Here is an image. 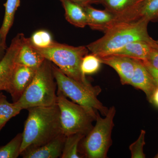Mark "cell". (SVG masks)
<instances>
[{"label":"cell","mask_w":158,"mask_h":158,"mask_svg":"<svg viewBox=\"0 0 158 158\" xmlns=\"http://www.w3.org/2000/svg\"><path fill=\"white\" fill-rule=\"evenodd\" d=\"M27 110L28 116L22 133L21 154L27 150L41 146L62 133L60 111L57 104Z\"/></svg>","instance_id":"1"},{"label":"cell","mask_w":158,"mask_h":158,"mask_svg":"<svg viewBox=\"0 0 158 158\" xmlns=\"http://www.w3.org/2000/svg\"><path fill=\"white\" fill-rule=\"evenodd\" d=\"M149 23L147 20L140 19L116 24L106 31L102 37L86 47L91 53L102 57L114 53L134 41L155 44L156 40L149 36L148 31Z\"/></svg>","instance_id":"2"},{"label":"cell","mask_w":158,"mask_h":158,"mask_svg":"<svg viewBox=\"0 0 158 158\" xmlns=\"http://www.w3.org/2000/svg\"><path fill=\"white\" fill-rule=\"evenodd\" d=\"M53 63L44 59L37 69L31 84L15 104L22 110L56 104V82L54 77Z\"/></svg>","instance_id":"3"},{"label":"cell","mask_w":158,"mask_h":158,"mask_svg":"<svg viewBox=\"0 0 158 158\" xmlns=\"http://www.w3.org/2000/svg\"><path fill=\"white\" fill-rule=\"evenodd\" d=\"M33 47L44 59L56 65L67 76L85 85H91L81 69L82 59L89 52L87 47L72 46L54 41L46 48Z\"/></svg>","instance_id":"4"},{"label":"cell","mask_w":158,"mask_h":158,"mask_svg":"<svg viewBox=\"0 0 158 158\" xmlns=\"http://www.w3.org/2000/svg\"><path fill=\"white\" fill-rule=\"evenodd\" d=\"M116 113L114 106L109 108L104 118H102L98 113L95 126L79 144V152L83 158H107L108 152L113 144L112 133Z\"/></svg>","instance_id":"5"},{"label":"cell","mask_w":158,"mask_h":158,"mask_svg":"<svg viewBox=\"0 0 158 158\" xmlns=\"http://www.w3.org/2000/svg\"><path fill=\"white\" fill-rule=\"evenodd\" d=\"M52 69L58 88L57 93H61L78 104L93 108L102 116L107 115L109 108L104 106L98 98L102 91L99 86L85 85L71 78L54 64Z\"/></svg>","instance_id":"6"},{"label":"cell","mask_w":158,"mask_h":158,"mask_svg":"<svg viewBox=\"0 0 158 158\" xmlns=\"http://www.w3.org/2000/svg\"><path fill=\"white\" fill-rule=\"evenodd\" d=\"M57 104L62 134L66 136L75 134L86 136L92 129L98 111L70 101L59 93H57Z\"/></svg>","instance_id":"7"},{"label":"cell","mask_w":158,"mask_h":158,"mask_svg":"<svg viewBox=\"0 0 158 158\" xmlns=\"http://www.w3.org/2000/svg\"><path fill=\"white\" fill-rule=\"evenodd\" d=\"M24 35L18 34L11 40L10 46L0 61V90L8 92L12 74L16 64V58Z\"/></svg>","instance_id":"8"},{"label":"cell","mask_w":158,"mask_h":158,"mask_svg":"<svg viewBox=\"0 0 158 158\" xmlns=\"http://www.w3.org/2000/svg\"><path fill=\"white\" fill-rule=\"evenodd\" d=\"M140 19L147 20L149 22L158 20V0H139L128 10L116 15L114 25Z\"/></svg>","instance_id":"9"},{"label":"cell","mask_w":158,"mask_h":158,"mask_svg":"<svg viewBox=\"0 0 158 158\" xmlns=\"http://www.w3.org/2000/svg\"><path fill=\"white\" fill-rule=\"evenodd\" d=\"M37 70L16 63L8 91V93L11 94L13 102L19 99L31 84Z\"/></svg>","instance_id":"10"},{"label":"cell","mask_w":158,"mask_h":158,"mask_svg":"<svg viewBox=\"0 0 158 158\" xmlns=\"http://www.w3.org/2000/svg\"><path fill=\"white\" fill-rule=\"evenodd\" d=\"M98 57L102 64L109 65L116 71L123 85H129L135 71L134 59L113 54Z\"/></svg>","instance_id":"11"},{"label":"cell","mask_w":158,"mask_h":158,"mask_svg":"<svg viewBox=\"0 0 158 158\" xmlns=\"http://www.w3.org/2000/svg\"><path fill=\"white\" fill-rule=\"evenodd\" d=\"M65 137L62 133L41 146L24 151L20 155L23 158H61Z\"/></svg>","instance_id":"12"},{"label":"cell","mask_w":158,"mask_h":158,"mask_svg":"<svg viewBox=\"0 0 158 158\" xmlns=\"http://www.w3.org/2000/svg\"><path fill=\"white\" fill-rule=\"evenodd\" d=\"M134 59L135 71L129 85L143 91L149 101L157 85L143 61L139 59Z\"/></svg>","instance_id":"13"},{"label":"cell","mask_w":158,"mask_h":158,"mask_svg":"<svg viewBox=\"0 0 158 158\" xmlns=\"http://www.w3.org/2000/svg\"><path fill=\"white\" fill-rule=\"evenodd\" d=\"M88 17V26L94 30L105 32L114 25L116 15L110 11L98 10L91 5L84 7Z\"/></svg>","instance_id":"14"},{"label":"cell","mask_w":158,"mask_h":158,"mask_svg":"<svg viewBox=\"0 0 158 158\" xmlns=\"http://www.w3.org/2000/svg\"><path fill=\"white\" fill-rule=\"evenodd\" d=\"M44 59L33 47L29 38H26L24 36L16 58V63L37 69L42 64Z\"/></svg>","instance_id":"15"},{"label":"cell","mask_w":158,"mask_h":158,"mask_svg":"<svg viewBox=\"0 0 158 158\" xmlns=\"http://www.w3.org/2000/svg\"><path fill=\"white\" fill-rule=\"evenodd\" d=\"M157 46V43L155 44H152L145 41H134L126 44L113 55L124 56L131 59L145 61L147 60L152 48Z\"/></svg>","instance_id":"16"},{"label":"cell","mask_w":158,"mask_h":158,"mask_svg":"<svg viewBox=\"0 0 158 158\" xmlns=\"http://www.w3.org/2000/svg\"><path fill=\"white\" fill-rule=\"evenodd\" d=\"M65 11L66 20L73 25L79 28L88 26V17L84 7L69 0H59Z\"/></svg>","instance_id":"17"},{"label":"cell","mask_w":158,"mask_h":158,"mask_svg":"<svg viewBox=\"0 0 158 158\" xmlns=\"http://www.w3.org/2000/svg\"><path fill=\"white\" fill-rule=\"evenodd\" d=\"M85 136L81 134H72L66 136L61 158H83L79 152V146L80 142Z\"/></svg>","instance_id":"18"},{"label":"cell","mask_w":158,"mask_h":158,"mask_svg":"<svg viewBox=\"0 0 158 158\" xmlns=\"http://www.w3.org/2000/svg\"><path fill=\"white\" fill-rule=\"evenodd\" d=\"M22 110L14 102H9L2 93H0V131L10 119L18 115Z\"/></svg>","instance_id":"19"},{"label":"cell","mask_w":158,"mask_h":158,"mask_svg":"<svg viewBox=\"0 0 158 158\" xmlns=\"http://www.w3.org/2000/svg\"><path fill=\"white\" fill-rule=\"evenodd\" d=\"M20 5V0H7L4 4L5 13L2 24L0 28V31L7 37V34L13 25L15 15L18 8Z\"/></svg>","instance_id":"20"},{"label":"cell","mask_w":158,"mask_h":158,"mask_svg":"<svg viewBox=\"0 0 158 158\" xmlns=\"http://www.w3.org/2000/svg\"><path fill=\"white\" fill-rule=\"evenodd\" d=\"M23 134H17L8 144L0 146V158H16L21 154Z\"/></svg>","instance_id":"21"},{"label":"cell","mask_w":158,"mask_h":158,"mask_svg":"<svg viewBox=\"0 0 158 158\" xmlns=\"http://www.w3.org/2000/svg\"><path fill=\"white\" fill-rule=\"evenodd\" d=\"M139 0H101L105 9L116 15L124 13L138 2Z\"/></svg>","instance_id":"22"},{"label":"cell","mask_w":158,"mask_h":158,"mask_svg":"<svg viewBox=\"0 0 158 158\" xmlns=\"http://www.w3.org/2000/svg\"><path fill=\"white\" fill-rule=\"evenodd\" d=\"M101 62L96 55L91 53L85 56L82 59L81 69L85 75L93 74L98 72L100 69Z\"/></svg>","instance_id":"23"},{"label":"cell","mask_w":158,"mask_h":158,"mask_svg":"<svg viewBox=\"0 0 158 158\" xmlns=\"http://www.w3.org/2000/svg\"><path fill=\"white\" fill-rule=\"evenodd\" d=\"M29 39L33 46L40 48L48 47L54 41L50 33L42 30L34 32Z\"/></svg>","instance_id":"24"},{"label":"cell","mask_w":158,"mask_h":158,"mask_svg":"<svg viewBox=\"0 0 158 158\" xmlns=\"http://www.w3.org/2000/svg\"><path fill=\"white\" fill-rule=\"evenodd\" d=\"M145 134V131L141 130L137 140L130 145L129 149L132 158H145L146 157L144 152Z\"/></svg>","instance_id":"25"},{"label":"cell","mask_w":158,"mask_h":158,"mask_svg":"<svg viewBox=\"0 0 158 158\" xmlns=\"http://www.w3.org/2000/svg\"><path fill=\"white\" fill-rule=\"evenodd\" d=\"M147 62L153 68L158 69V46L152 47L147 60Z\"/></svg>","instance_id":"26"},{"label":"cell","mask_w":158,"mask_h":158,"mask_svg":"<svg viewBox=\"0 0 158 158\" xmlns=\"http://www.w3.org/2000/svg\"><path fill=\"white\" fill-rule=\"evenodd\" d=\"M6 41V37L0 31V61L3 59L8 48Z\"/></svg>","instance_id":"27"},{"label":"cell","mask_w":158,"mask_h":158,"mask_svg":"<svg viewBox=\"0 0 158 158\" xmlns=\"http://www.w3.org/2000/svg\"><path fill=\"white\" fill-rule=\"evenodd\" d=\"M69 1L83 7L89 6L93 4H101V0H69Z\"/></svg>","instance_id":"28"},{"label":"cell","mask_w":158,"mask_h":158,"mask_svg":"<svg viewBox=\"0 0 158 158\" xmlns=\"http://www.w3.org/2000/svg\"><path fill=\"white\" fill-rule=\"evenodd\" d=\"M143 62H144V65L146 66L148 70L152 76L154 80L155 81L156 84L158 86V69L153 68L147 62H144V61H143Z\"/></svg>","instance_id":"29"},{"label":"cell","mask_w":158,"mask_h":158,"mask_svg":"<svg viewBox=\"0 0 158 158\" xmlns=\"http://www.w3.org/2000/svg\"><path fill=\"white\" fill-rule=\"evenodd\" d=\"M149 102L158 108V86L154 90Z\"/></svg>","instance_id":"30"},{"label":"cell","mask_w":158,"mask_h":158,"mask_svg":"<svg viewBox=\"0 0 158 158\" xmlns=\"http://www.w3.org/2000/svg\"><path fill=\"white\" fill-rule=\"evenodd\" d=\"M156 42L157 44H158V40H156Z\"/></svg>","instance_id":"31"},{"label":"cell","mask_w":158,"mask_h":158,"mask_svg":"<svg viewBox=\"0 0 158 158\" xmlns=\"http://www.w3.org/2000/svg\"><path fill=\"white\" fill-rule=\"evenodd\" d=\"M156 158H158V153L157 155L156 156Z\"/></svg>","instance_id":"32"}]
</instances>
